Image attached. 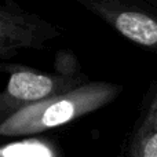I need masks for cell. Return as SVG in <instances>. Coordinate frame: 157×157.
<instances>
[{
  "mask_svg": "<svg viewBox=\"0 0 157 157\" xmlns=\"http://www.w3.org/2000/svg\"><path fill=\"white\" fill-rule=\"evenodd\" d=\"M7 81L0 94V124L28 106L71 92L90 83L81 71L77 55L71 50L57 52L52 72H41L26 65L0 63Z\"/></svg>",
  "mask_w": 157,
  "mask_h": 157,
  "instance_id": "1",
  "label": "cell"
},
{
  "mask_svg": "<svg viewBox=\"0 0 157 157\" xmlns=\"http://www.w3.org/2000/svg\"><path fill=\"white\" fill-rule=\"evenodd\" d=\"M121 92L123 86L120 84L90 81L71 92L19 110L0 124V135L18 138L47 132L105 108Z\"/></svg>",
  "mask_w": 157,
  "mask_h": 157,
  "instance_id": "2",
  "label": "cell"
},
{
  "mask_svg": "<svg viewBox=\"0 0 157 157\" xmlns=\"http://www.w3.org/2000/svg\"><path fill=\"white\" fill-rule=\"evenodd\" d=\"M131 43L157 52V0H77Z\"/></svg>",
  "mask_w": 157,
  "mask_h": 157,
  "instance_id": "3",
  "label": "cell"
},
{
  "mask_svg": "<svg viewBox=\"0 0 157 157\" xmlns=\"http://www.w3.org/2000/svg\"><path fill=\"white\" fill-rule=\"evenodd\" d=\"M57 25L22 8L13 0L0 7V59H11L24 50H43L50 41L61 37Z\"/></svg>",
  "mask_w": 157,
  "mask_h": 157,
  "instance_id": "4",
  "label": "cell"
},
{
  "mask_svg": "<svg viewBox=\"0 0 157 157\" xmlns=\"http://www.w3.org/2000/svg\"><path fill=\"white\" fill-rule=\"evenodd\" d=\"M117 157H157V75L142 97L138 114Z\"/></svg>",
  "mask_w": 157,
  "mask_h": 157,
  "instance_id": "5",
  "label": "cell"
}]
</instances>
